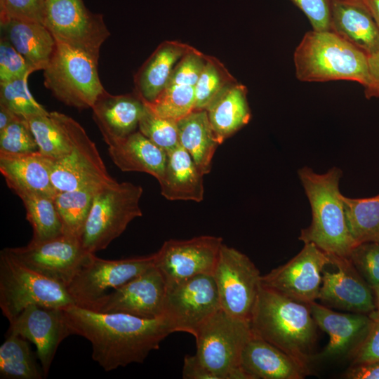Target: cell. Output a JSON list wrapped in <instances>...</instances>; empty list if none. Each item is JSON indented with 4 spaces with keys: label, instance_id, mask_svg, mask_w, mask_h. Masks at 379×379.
Here are the masks:
<instances>
[{
    "label": "cell",
    "instance_id": "obj_48",
    "mask_svg": "<svg viewBox=\"0 0 379 379\" xmlns=\"http://www.w3.org/2000/svg\"><path fill=\"white\" fill-rule=\"evenodd\" d=\"M347 379H379V361L351 365L344 375Z\"/></svg>",
    "mask_w": 379,
    "mask_h": 379
},
{
    "label": "cell",
    "instance_id": "obj_17",
    "mask_svg": "<svg viewBox=\"0 0 379 379\" xmlns=\"http://www.w3.org/2000/svg\"><path fill=\"white\" fill-rule=\"evenodd\" d=\"M166 281L154 266L107 294L93 311L121 312L141 318L164 317Z\"/></svg>",
    "mask_w": 379,
    "mask_h": 379
},
{
    "label": "cell",
    "instance_id": "obj_12",
    "mask_svg": "<svg viewBox=\"0 0 379 379\" xmlns=\"http://www.w3.org/2000/svg\"><path fill=\"white\" fill-rule=\"evenodd\" d=\"M221 309L250 321L260 287V271L244 253L222 244L213 273Z\"/></svg>",
    "mask_w": 379,
    "mask_h": 379
},
{
    "label": "cell",
    "instance_id": "obj_44",
    "mask_svg": "<svg viewBox=\"0 0 379 379\" xmlns=\"http://www.w3.org/2000/svg\"><path fill=\"white\" fill-rule=\"evenodd\" d=\"M371 325L365 338L349 354L351 365L379 361V314H369Z\"/></svg>",
    "mask_w": 379,
    "mask_h": 379
},
{
    "label": "cell",
    "instance_id": "obj_36",
    "mask_svg": "<svg viewBox=\"0 0 379 379\" xmlns=\"http://www.w3.org/2000/svg\"><path fill=\"white\" fill-rule=\"evenodd\" d=\"M34 136L39 152L53 160L67 155L72 145L58 112L26 118Z\"/></svg>",
    "mask_w": 379,
    "mask_h": 379
},
{
    "label": "cell",
    "instance_id": "obj_43",
    "mask_svg": "<svg viewBox=\"0 0 379 379\" xmlns=\"http://www.w3.org/2000/svg\"><path fill=\"white\" fill-rule=\"evenodd\" d=\"M32 72L20 53L3 36L0 39V83L28 77Z\"/></svg>",
    "mask_w": 379,
    "mask_h": 379
},
{
    "label": "cell",
    "instance_id": "obj_39",
    "mask_svg": "<svg viewBox=\"0 0 379 379\" xmlns=\"http://www.w3.org/2000/svg\"><path fill=\"white\" fill-rule=\"evenodd\" d=\"M138 131L166 152L180 145L177 121L156 114L147 105L139 121Z\"/></svg>",
    "mask_w": 379,
    "mask_h": 379
},
{
    "label": "cell",
    "instance_id": "obj_29",
    "mask_svg": "<svg viewBox=\"0 0 379 379\" xmlns=\"http://www.w3.org/2000/svg\"><path fill=\"white\" fill-rule=\"evenodd\" d=\"M247 92L244 85L235 81L225 87L206 108L220 145L249 122L251 112Z\"/></svg>",
    "mask_w": 379,
    "mask_h": 379
},
{
    "label": "cell",
    "instance_id": "obj_49",
    "mask_svg": "<svg viewBox=\"0 0 379 379\" xmlns=\"http://www.w3.org/2000/svg\"><path fill=\"white\" fill-rule=\"evenodd\" d=\"M20 117L22 116L18 115L0 105V131L4 130Z\"/></svg>",
    "mask_w": 379,
    "mask_h": 379
},
{
    "label": "cell",
    "instance_id": "obj_19",
    "mask_svg": "<svg viewBox=\"0 0 379 379\" xmlns=\"http://www.w3.org/2000/svg\"><path fill=\"white\" fill-rule=\"evenodd\" d=\"M338 271H323L318 300L321 304L350 312L369 314L375 310L373 292L349 258L329 255Z\"/></svg>",
    "mask_w": 379,
    "mask_h": 379
},
{
    "label": "cell",
    "instance_id": "obj_35",
    "mask_svg": "<svg viewBox=\"0 0 379 379\" xmlns=\"http://www.w3.org/2000/svg\"><path fill=\"white\" fill-rule=\"evenodd\" d=\"M15 194L22 200L26 218L32 227V239L43 241L63 234L54 197L27 192Z\"/></svg>",
    "mask_w": 379,
    "mask_h": 379
},
{
    "label": "cell",
    "instance_id": "obj_25",
    "mask_svg": "<svg viewBox=\"0 0 379 379\" xmlns=\"http://www.w3.org/2000/svg\"><path fill=\"white\" fill-rule=\"evenodd\" d=\"M194 47L178 41L161 43L134 75L135 92L152 103L166 87L180 60Z\"/></svg>",
    "mask_w": 379,
    "mask_h": 379
},
{
    "label": "cell",
    "instance_id": "obj_23",
    "mask_svg": "<svg viewBox=\"0 0 379 379\" xmlns=\"http://www.w3.org/2000/svg\"><path fill=\"white\" fill-rule=\"evenodd\" d=\"M330 31L368 56L379 51V26L361 0H332Z\"/></svg>",
    "mask_w": 379,
    "mask_h": 379
},
{
    "label": "cell",
    "instance_id": "obj_40",
    "mask_svg": "<svg viewBox=\"0 0 379 379\" xmlns=\"http://www.w3.org/2000/svg\"><path fill=\"white\" fill-rule=\"evenodd\" d=\"M39 151L27 119L20 117L0 131V153L18 154Z\"/></svg>",
    "mask_w": 379,
    "mask_h": 379
},
{
    "label": "cell",
    "instance_id": "obj_10",
    "mask_svg": "<svg viewBox=\"0 0 379 379\" xmlns=\"http://www.w3.org/2000/svg\"><path fill=\"white\" fill-rule=\"evenodd\" d=\"M58 115L72 149L63 158L53 161L51 177L57 192L117 181L108 173L95 144L84 128L71 117L58 112Z\"/></svg>",
    "mask_w": 379,
    "mask_h": 379
},
{
    "label": "cell",
    "instance_id": "obj_11",
    "mask_svg": "<svg viewBox=\"0 0 379 379\" xmlns=\"http://www.w3.org/2000/svg\"><path fill=\"white\" fill-rule=\"evenodd\" d=\"M44 24L57 42L98 61L100 48L110 36L103 15L91 12L84 0H46Z\"/></svg>",
    "mask_w": 379,
    "mask_h": 379
},
{
    "label": "cell",
    "instance_id": "obj_5",
    "mask_svg": "<svg viewBox=\"0 0 379 379\" xmlns=\"http://www.w3.org/2000/svg\"><path fill=\"white\" fill-rule=\"evenodd\" d=\"M142 193L140 185L117 181L96 193L81 236L86 251L95 253L105 249L131 221L142 215Z\"/></svg>",
    "mask_w": 379,
    "mask_h": 379
},
{
    "label": "cell",
    "instance_id": "obj_28",
    "mask_svg": "<svg viewBox=\"0 0 379 379\" xmlns=\"http://www.w3.org/2000/svg\"><path fill=\"white\" fill-rule=\"evenodd\" d=\"M108 153L123 172L146 173L158 181L163 176L166 152L139 131L108 146Z\"/></svg>",
    "mask_w": 379,
    "mask_h": 379
},
{
    "label": "cell",
    "instance_id": "obj_26",
    "mask_svg": "<svg viewBox=\"0 0 379 379\" xmlns=\"http://www.w3.org/2000/svg\"><path fill=\"white\" fill-rule=\"evenodd\" d=\"M204 174L190 154L180 145L166 152L162 178L158 181L161 195L170 201L204 199Z\"/></svg>",
    "mask_w": 379,
    "mask_h": 379
},
{
    "label": "cell",
    "instance_id": "obj_20",
    "mask_svg": "<svg viewBox=\"0 0 379 379\" xmlns=\"http://www.w3.org/2000/svg\"><path fill=\"white\" fill-rule=\"evenodd\" d=\"M145 107L135 92L112 95L105 90L99 95L92 117L107 146L137 131Z\"/></svg>",
    "mask_w": 379,
    "mask_h": 379
},
{
    "label": "cell",
    "instance_id": "obj_2",
    "mask_svg": "<svg viewBox=\"0 0 379 379\" xmlns=\"http://www.w3.org/2000/svg\"><path fill=\"white\" fill-rule=\"evenodd\" d=\"M249 322L254 335L309 368L318 326L308 305L262 285Z\"/></svg>",
    "mask_w": 379,
    "mask_h": 379
},
{
    "label": "cell",
    "instance_id": "obj_3",
    "mask_svg": "<svg viewBox=\"0 0 379 379\" xmlns=\"http://www.w3.org/2000/svg\"><path fill=\"white\" fill-rule=\"evenodd\" d=\"M298 176L310 201L312 220L301 230L299 240L312 243L329 255L349 258L357 246L347 223L339 181L342 171L333 167L319 174L309 167Z\"/></svg>",
    "mask_w": 379,
    "mask_h": 379
},
{
    "label": "cell",
    "instance_id": "obj_34",
    "mask_svg": "<svg viewBox=\"0 0 379 379\" xmlns=\"http://www.w3.org/2000/svg\"><path fill=\"white\" fill-rule=\"evenodd\" d=\"M350 232L356 244L379 243V194L369 198H349L342 194Z\"/></svg>",
    "mask_w": 379,
    "mask_h": 379
},
{
    "label": "cell",
    "instance_id": "obj_6",
    "mask_svg": "<svg viewBox=\"0 0 379 379\" xmlns=\"http://www.w3.org/2000/svg\"><path fill=\"white\" fill-rule=\"evenodd\" d=\"M251 335L249 321L232 317L220 308L195 335V354L216 379H250L240 360Z\"/></svg>",
    "mask_w": 379,
    "mask_h": 379
},
{
    "label": "cell",
    "instance_id": "obj_52",
    "mask_svg": "<svg viewBox=\"0 0 379 379\" xmlns=\"http://www.w3.org/2000/svg\"><path fill=\"white\" fill-rule=\"evenodd\" d=\"M361 1H363L364 2V4H365L366 0H361Z\"/></svg>",
    "mask_w": 379,
    "mask_h": 379
},
{
    "label": "cell",
    "instance_id": "obj_14",
    "mask_svg": "<svg viewBox=\"0 0 379 379\" xmlns=\"http://www.w3.org/2000/svg\"><path fill=\"white\" fill-rule=\"evenodd\" d=\"M6 249L22 265L65 287L92 253L85 250L80 238L64 233Z\"/></svg>",
    "mask_w": 379,
    "mask_h": 379
},
{
    "label": "cell",
    "instance_id": "obj_41",
    "mask_svg": "<svg viewBox=\"0 0 379 379\" xmlns=\"http://www.w3.org/2000/svg\"><path fill=\"white\" fill-rule=\"evenodd\" d=\"M349 258L371 288L379 285V243L357 244L352 249Z\"/></svg>",
    "mask_w": 379,
    "mask_h": 379
},
{
    "label": "cell",
    "instance_id": "obj_7",
    "mask_svg": "<svg viewBox=\"0 0 379 379\" xmlns=\"http://www.w3.org/2000/svg\"><path fill=\"white\" fill-rule=\"evenodd\" d=\"M44 71V84L65 105L91 108L105 90L98 74V61L84 52L57 42Z\"/></svg>",
    "mask_w": 379,
    "mask_h": 379
},
{
    "label": "cell",
    "instance_id": "obj_38",
    "mask_svg": "<svg viewBox=\"0 0 379 379\" xmlns=\"http://www.w3.org/2000/svg\"><path fill=\"white\" fill-rule=\"evenodd\" d=\"M28 77L0 83V105L25 118L49 113L33 97L27 86Z\"/></svg>",
    "mask_w": 379,
    "mask_h": 379
},
{
    "label": "cell",
    "instance_id": "obj_32",
    "mask_svg": "<svg viewBox=\"0 0 379 379\" xmlns=\"http://www.w3.org/2000/svg\"><path fill=\"white\" fill-rule=\"evenodd\" d=\"M107 185H90L74 190L56 193L54 201L64 234L81 239L94 197L100 190Z\"/></svg>",
    "mask_w": 379,
    "mask_h": 379
},
{
    "label": "cell",
    "instance_id": "obj_50",
    "mask_svg": "<svg viewBox=\"0 0 379 379\" xmlns=\"http://www.w3.org/2000/svg\"><path fill=\"white\" fill-rule=\"evenodd\" d=\"M365 4L379 26V0H366Z\"/></svg>",
    "mask_w": 379,
    "mask_h": 379
},
{
    "label": "cell",
    "instance_id": "obj_30",
    "mask_svg": "<svg viewBox=\"0 0 379 379\" xmlns=\"http://www.w3.org/2000/svg\"><path fill=\"white\" fill-rule=\"evenodd\" d=\"M179 144L204 174L210 173L214 154L220 145L206 109L193 110L177 121Z\"/></svg>",
    "mask_w": 379,
    "mask_h": 379
},
{
    "label": "cell",
    "instance_id": "obj_33",
    "mask_svg": "<svg viewBox=\"0 0 379 379\" xmlns=\"http://www.w3.org/2000/svg\"><path fill=\"white\" fill-rule=\"evenodd\" d=\"M45 378L41 366L22 337L6 334L0 347V378L42 379Z\"/></svg>",
    "mask_w": 379,
    "mask_h": 379
},
{
    "label": "cell",
    "instance_id": "obj_22",
    "mask_svg": "<svg viewBox=\"0 0 379 379\" xmlns=\"http://www.w3.org/2000/svg\"><path fill=\"white\" fill-rule=\"evenodd\" d=\"M240 365L250 379H302L310 373L309 368L253 333L242 350Z\"/></svg>",
    "mask_w": 379,
    "mask_h": 379
},
{
    "label": "cell",
    "instance_id": "obj_18",
    "mask_svg": "<svg viewBox=\"0 0 379 379\" xmlns=\"http://www.w3.org/2000/svg\"><path fill=\"white\" fill-rule=\"evenodd\" d=\"M7 334L20 335L34 344L47 377L58 346L72 333L62 308L31 305L9 322Z\"/></svg>",
    "mask_w": 379,
    "mask_h": 379
},
{
    "label": "cell",
    "instance_id": "obj_4",
    "mask_svg": "<svg viewBox=\"0 0 379 379\" xmlns=\"http://www.w3.org/2000/svg\"><path fill=\"white\" fill-rule=\"evenodd\" d=\"M368 56L331 31H309L296 47V78L305 82H368Z\"/></svg>",
    "mask_w": 379,
    "mask_h": 379
},
{
    "label": "cell",
    "instance_id": "obj_13",
    "mask_svg": "<svg viewBox=\"0 0 379 379\" xmlns=\"http://www.w3.org/2000/svg\"><path fill=\"white\" fill-rule=\"evenodd\" d=\"M220 308L213 274L166 284L164 316L174 332L195 336L202 324Z\"/></svg>",
    "mask_w": 379,
    "mask_h": 379
},
{
    "label": "cell",
    "instance_id": "obj_47",
    "mask_svg": "<svg viewBox=\"0 0 379 379\" xmlns=\"http://www.w3.org/2000/svg\"><path fill=\"white\" fill-rule=\"evenodd\" d=\"M368 82L364 87L366 98H379V51L368 56Z\"/></svg>",
    "mask_w": 379,
    "mask_h": 379
},
{
    "label": "cell",
    "instance_id": "obj_1",
    "mask_svg": "<svg viewBox=\"0 0 379 379\" xmlns=\"http://www.w3.org/2000/svg\"><path fill=\"white\" fill-rule=\"evenodd\" d=\"M62 310L72 335L90 342L93 360L105 371L143 363L174 333L165 317L146 319L121 312L103 313L75 305Z\"/></svg>",
    "mask_w": 379,
    "mask_h": 379
},
{
    "label": "cell",
    "instance_id": "obj_51",
    "mask_svg": "<svg viewBox=\"0 0 379 379\" xmlns=\"http://www.w3.org/2000/svg\"><path fill=\"white\" fill-rule=\"evenodd\" d=\"M374 296L375 311L379 314V285L372 288Z\"/></svg>",
    "mask_w": 379,
    "mask_h": 379
},
{
    "label": "cell",
    "instance_id": "obj_46",
    "mask_svg": "<svg viewBox=\"0 0 379 379\" xmlns=\"http://www.w3.org/2000/svg\"><path fill=\"white\" fill-rule=\"evenodd\" d=\"M182 376L184 379H216L213 373L202 364L196 354L185 355Z\"/></svg>",
    "mask_w": 379,
    "mask_h": 379
},
{
    "label": "cell",
    "instance_id": "obj_21",
    "mask_svg": "<svg viewBox=\"0 0 379 379\" xmlns=\"http://www.w3.org/2000/svg\"><path fill=\"white\" fill-rule=\"evenodd\" d=\"M309 306L317 326L329 336L323 357L349 354L365 338L371 325L369 314L338 312L316 302Z\"/></svg>",
    "mask_w": 379,
    "mask_h": 379
},
{
    "label": "cell",
    "instance_id": "obj_16",
    "mask_svg": "<svg viewBox=\"0 0 379 379\" xmlns=\"http://www.w3.org/2000/svg\"><path fill=\"white\" fill-rule=\"evenodd\" d=\"M222 239L201 235L189 239H169L154 253V265L166 284L200 274H213Z\"/></svg>",
    "mask_w": 379,
    "mask_h": 379
},
{
    "label": "cell",
    "instance_id": "obj_45",
    "mask_svg": "<svg viewBox=\"0 0 379 379\" xmlns=\"http://www.w3.org/2000/svg\"><path fill=\"white\" fill-rule=\"evenodd\" d=\"M307 18L312 30L330 31L332 0H290Z\"/></svg>",
    "mask_w": 379,
    "mask_h": 379
},
{
    "label": "cell",
    "instance_id": "obj_8",
    "mask_svg": "<svg viewBox=\"0 0 379 379\" xmlns=\"http://www.w3.org/2000/svg\"><path fill=\"white\" fill-rule=\"evenodd\" d=\"M31 305L64 308L74 305L62 284L26 267L6 249L0 253V307L8 321Z\"/></svg>",
    "mask_w": 379,
    "mask_h": 379
},
{
    "label": "cell",
    "instance_id": "obj_9",
    "mask_svg": "<svg viewBox=\"0 0 379 379\" xmlns=\"http://www.w3.org/2000/svg\"><path fill=\"white\" fill-rule=\"evenodd\" d=\"M154 253L119 260H105L90 253L66 286L74 304L94 310L103 298L154 265Z\"/></svg>",
    "mask_w": 379,
    "mask_h": 379
},
{
    "label": "cell",
    "instance_id": "obj_27",
    "mask_svg": "<svg viewBox=\"0 0 379 379\" xmlns=\"http://www.w3.org/2000/svg\"><path fill=\"white\" fill-rule=\"evenodd\" d=\"M1 36L20 54L32 72L44 70L56 46V41L42 23L8 20L0 22Z\"/></svg>",
    "mask_w": 379,
    "mask_h": 379
},
{
    "label": "cell",
    "instance_id": "obj_15",
    "mask_svg": "<svg viewBox=\"0 0 379 379\" xmlns=\"http://www.w3.org/2000/svg\"><path fill=\"white\" fill-rule=\"evenodd\" d=\"M286 263L262 275V285L295 301L310 305L318 298L324 268L329 255L312 243Z\"/></svg>",
    "mask_w": 379,
    "mask_h": 379
},
{
    "label": "cell",
    "instance_id": "obj_31",
    "mask_svg": "<svg viewBox=\"0 0 379 379\" xmlns=\"http://www.w3.org/2000/svg\"><path fill=\"white\" fill-rule=\"evenodd\" d=\"M197 79L173 69L161 93L150 104H146L156 114L175 121L194 109Z\"/></svg>",
    "mask_w": 379,
    "mask_h": 379
},
{
    "label": "cell",
    "instance_id": "obj_24",
    "mask_svg": "<svg viewBox=\"0 0 379 379\" xmlns=\"http://www.w3.org/2000/svg\"><path fill=\"white\" fill-rule=\"evenodd\" d=\"M53 161L39 151L18 154L0 153V172L15 194L27 192L54 197L57 191L51 177Z\"/></svg>",
    "mask_w": 379,
    "mask_h": 379
},
{
    "label": "cell",
    "instance_id": "obj_42",
    "mask_svg": "<svg viewBox=\"0 0 379 379\" xmlns=\"http://www.w3.org/2000/svg\"><path fill=\"white\" fill-rule=\"evenodd\" d=\"M46 1L0 0V22L18 20L44 24Z\"/></svg>",
    "mask_w": 379,
    "mask_h": 379
},
{
    "label": "cell",
    "instance_id": "obj_37",
    "mask_svg": "<svg viewBox=\"0 0 379 379\" xmlns=\"http://www.w3.org/2000/svg\"><path fill=\"white\" fill-rule=\"evenodd\" d=\"M235 81L237 80L218 59L208 55L196 84L194 110L206 109L225 87Z\"/></svg>",
    "mask_w": 379,
    "mask_h": 379
}]
</instances>
